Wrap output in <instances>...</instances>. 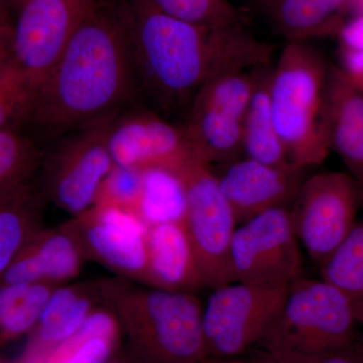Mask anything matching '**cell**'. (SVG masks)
Wrapping results in <instances>:
<instances>
[{
    "label": "cell",
    "instance_id": "1",
    "mask_svg": "<svg viewBox=\"0 0 363 363\" xmlns=\"http://www.w3.org/2000/svg\"><path fill=\"white\" fill-rule=\"evenodd\" d=\"M125 6L138 88L166 118L185 119L198 91L219 72L274 62L272 45L245 25H192L161 13L149 0Z\"/></svg>",
    "mask_w": 363,
    "mask_h": 363
},
{
    "label": "cell",
    "instance_id": "2",
    "mask_svg": "<svg viewBox=\"0 0 363 363\" xmlns=\"http://www.w3.org/2000/svg\"><path fill=\"white\" fill-rule=\"evenodd\" d=\"M136 88L125 4L98 0L38 88L30 124L65 133L121 111Z\"/></svg>",
    "mask_w": 363,
    "mask_h": 363
},
{
    "label": "cell",
    "instance_id": "3",
    "mask_svg": "<svg viewBox=\"0 0 363 363\" xmlns=\"http://www.w3.org/2000/svg\"><path fill=\"white\" fill-rule=\"evenodd\" d=\"M330 65L310 42L286 43L272 64L269 97L289 159L311 169L329 152Z\"/></svg>",
    "mask_w": 363,
    "mask_h": 363
},
{
    "label": "cell",
    "instance_id": "4",
    "mask_svg": "<svg viewBox=\"0 0 363 363\" xmlns=\"http://www.w3.org/2000/svg\"><path fill=\"white\" fill-rule=\"evenodd\" d=\"M140 363H205L203 306L195 293L133 289L117 281L111 304Z\"/></svg>",
    "mask_w": 363,
    "mask_h": 363
},
{
    "label": "cell",
    "instance_id": "5",
    "mask_svg": "<svg viewBox=\"0 0 363 363\" xmlns=\"http://www.w3.org/2000/svg\"><path fill=\"white\" fill-rule=\"evenodd\" d=\"M357 323V305L347 294L323 279L301 277L259 344L269 357L319 354L352 343Z\"/></svg>",
    "mask_w": 363,
    "mask_h": 363
},
{
    "label": "cell",
    "instance_id": "6",
    "mask_svg": "<svg viewBox=\"0 0 363 363\" xmlns=\"http://www.w3.org/2000/svg\"><path fill=\"white\" fill-rule=\"evenodd\" d=\"M121 111L61 133L51 152L43 156L39 169L38 183L47 202L72 217L84 213L94 205L100 186L114 166L108 140L112 124Z\"/></svg>",
    "mask_w": 363,
    "mask_h": 363
},
{
    "label": "cell",
    "instance_id": "7",
    "mask_svg": "<svg viewBox=\"0 0 363 363\" xmlns=\"http://www.w3.org/2000/svg\"><path fill=\"white\" fill-rule=\"evenodd\" d=\"M262 66L233 67L219 72L193 99L182 124L196 154L210 166L243 157V123Z\"/></svg>",
    "mask_w": 363,
    "mask_h": 363
},
{
    "label": "cell",
    "instance_id": "8",
    "mask_svg": "<svg viewBox=\"0 0 363 363\" xmlns=\"http://www.w3.org/2000/svg\"><path fill=\"white\" fill-rule=\"evenodd\" d=\"M178 173L186 193L184 225L204 286L233 283L230 250L238 223L212 167L195 156Z\"/></svg>",
    "mask_w": 363,
    "mask_h": 363
},
{
    "label": "cell",
    "instance_id": "9",
    "mask_svg": "<svg viewBox=\"0 0 363 363\" xmlns=\"http://www.w3.org/2000/svg\"><path fill=\"white\" fill-rule=\"evenodd\" d=\"M290 286L233 283L212 289L203 307L209 359H234L260 343L285 304Z\"/></svg>",
    "mask_w": 363,
    "mask_h": 363
},
{
    "label": "cell",
    "instance_id": "10",
    "mask_svg": "<svg viewBox=\"0 0 363 363\" xmlns=\"http://www.w3.org/2000/svg\"><path fill=\"white\" fill-rule=\"evenodd\" d=\"M362 204L359 186L348 173L323 172L303 182L291 205V219L298 242L318 266L345 240Z\"/></svg>",
    "mask_w": 363,
    "mask_h": 363
},
{
    "label": "cell",
    "instance_id": "11",
    "mask_svg": "<svg viewBox=\"0 0 363 363\" xmlns=\"http://www.w3.org/2000/svg\"><path fill=\"white\" fill-rule=\"evenodd\" d=\"M290 208H274L236 228L230 250L233 281L290 286L302 277L300 242Z\"/></svg>",
    "mask_w": 363,
    "mask_h": 363
},
{
    "label": "cell",
    "instance_id": "12",
    "mask_svg": "<svg viewBox=\"0 0 363 363\" xmlns=\"http://www.w3.org/2000/svg\"><path fill=\"white\" fill-rule=\"evenodd\" d=\"M98 0H23L13 21L11 56L35 94Z\"/></svg>",
    "mask_w": 363,
    "mask_h": 363
},
{
    "label": "cell",
    "instance_id": "13",
    "mask_svg": "<svg viewBox=\"0 0 363 363\" xmlns=\"http://www.w3.org/2000/svg\"><path fill=\"white\" fill-rule=\"evenodd\" d=\"M64 225L75 236L86 259L145 284L149 226L140 215L113 207L92 206Z\"/></svg>",
    "mask_w": 363,
    "mask_h": 363
},
{
    "label": "cell",
    "instance_id": "14",
    "mask_svg": "<svg viewBox=\"0 0 363 363\" xmlns=\"http://www.w3.org/2000/svg\"><path fill=\"white\" fill-rule=\"evenodd\" d=\"M112 161L123 168L179 172L196 154L183 124L157 111L119 112L108 140Z\"/></svg>",
    "mask_w": 363,
    "mask_h": 363
},
{
    "label": "cell",
    "instance_id": "15",
    "mask_svg": "<svg viewBox=\"0 0 363 363\" xmlns=\"http://www.w3.org/2000/svg\"><path fill=\"white\" fill-rule=\"evenodd\" d=\"M212 169L238 225L274 208L291 207L310 171L295 164L269 166L245 157Z\"/></svg>",
    "mask_w": 363,
    "mask_h": 363
},
{
    "label": "cell",
    "instance_id": "16",
    "mask_svg": "<svg viewBox=\"0 0 363 363\" xmlns=\"http://www.w3.org/2000/svg\"><path fill=\"white\" fill-rule=\"evenodd\" d=\"M113 281L58 286L45 305L39 323L28 336V343L16 363H40L72 337L96 308L109 306Z\"/></svg>",
    "mask_w": 363,
    "mask_h": 363
},
{
    "label": "cell",
    "instance_id": "17",
    "mask_svg": "<svg viewBox=\"0 0 363 363\" xmlns=\"http://www.w3.org/2000/svg\"><path fill=\"white\" fill-rule=\"evenodd\" d=\"M86 259L74 234L65 225L42 228L26 243L0 284L48 281L62 286L82 271Z\"/></svg>",
    "mask_w": 363,
    "mask_h": 363
},
{
    "label": "cell",
    "instance_id": "18",
    "mask_svg": "<svg viewBox=\"0 0 363 363\" xmlns=\"http://www.w3.org/2000/svg\"><path fill=\"white\" fill-rule=\"evenodd\" d=\"M255 4L272 32L286 43L338 35L354 13V0H255Z\"/></svg>",
    "mask_w": 363,
    "mask_h": 363
},
{
    "label": "cell",
    "instance_id": "19",
    "mask_svg": "<svg viewBox=\"0 0 363 363\" xmlns=\"http://www.w3.org/2000/svg\"><path fill=\"white\" fill-rule=\"evenodd\" d=\"M145 285L169 292L195 293L201 272L184 221L149 226Z\"/></svg>",
    "mask_w": 363,
    "mask_h": 363
},
{
    "label": "cell",
    "instance_id": "20",
    "mask_svg": "<svg viewBox=\"0 0 363 363\" xmlns=\"http://www.w3.org/2000/svg\"><path fill=\"white\" fill-rule=\"evenodd\" d=\"M329 145L359 186L363 200V90L336 66L329 76Z\"/></svg>",
    "mask_w": 363,
    "mask_h": 363
},
{
    "label": "cell",
    "instance_id": "21",
    "mask_svg": "<svg viewBox=\"0 0 363 363\" xmlns=\"http://www.w3.org/2000/svg\"><path fill=\"white\" fill-rule=\"evenodd\" d=\"M45 202L35 179L0 191V281L26 243L44 228Z\"/></svg>",
    "mask_w": 363,
    "mask_h": 363
},
{
    "label": "cell",
    "instance_id": "22",
    "mask_svg": "<svg viewBox=\"0 0 363 363\" xmlns=\"http://www.w3.org/2000/svg\"><path fill=\"white\" fill-rule=\"evenodd\" d=\"M272 64L260 67L248 104L242 130L243 157L274 167L293 164L272 113L269 85Z\"/></svg>",
    "mask_w": 363,
    "mask_h": 363
},
{
    "label": "cell",
    "instance_id": "23",
    "mask_svg": "<svg viewBox=\"0 0 363 363\" xmlns=\"http://www.w3.org/2000/svg\"><path fill=\"white\" fill-rule=\"evenodd\" d=\"M58 286L48 281L0 284V346L32 333Z\"/></svg>",
    "mask_w": 363,
    "mask_h": 363
},
{
    "label": "cell",
    "instance_id": "24",
    "mask_svg": "<svg viewBox=\"0 0 363 363\" xmlns=\"http://www.w3.org/2000/svg\"><path fill=\"white\" fill-rule=\"evenodd\" d=\"M140 215L147 226L184 221L186 193L178 172L168 169L143 171Z\"/></svg>",
    "mask_w": 363,
    "mask_h": 363
},
{
    "label": "cell",
    "instance_id": "25",
    "mask_svg": "<svg viewBox=\"0 0 363 363\" xmlns=\"http://www.w3.org/2000/svg\"><path fill=\"white\" fill-rule=\"evenodd\" d=\"M320 269L321 279L347 294L359 309L363 298V217Z\"/></svg>",
    "mask_w": 363,
    "mask_h": 363
},
{
    "label": "cell",
    "instance_id": "26",
    "mask_svg": "<svg viewBox=\"0 0 363 363\" xmlns=\"http://www.w3.org/2000/svg\"><path fill=\"white\" fill-rule=\"evenodd\" d=\"M35 102V90L13 56L0 58V130L30 124Z\"/></svg>",
    "mask_w": 363,
    "mask_h": 363
},
{
    "label": "cell",
    "instance_id": "27",
    "mask_svg": "<svg viewBox=\"0 0 363 363\" xmlns=\"http://www.w3.org/2000/svg\"><path fill=\"white\" fill-rule=\"evenodd\" d=\"M43 155L18 130H0V191L33 180Z\"/></svg>",
    "mask_w": 363,
    "mask_h": 363
},
{
    "label": "cell",
    "instance_id": "28",
    "mask_svg": "<svg viewBox=\"0 0 363 363\" xmlns=\"http://www.w3.org/2000/svg\"><path fill=\"white\" fill-rule=\"evenodd\" d=\"M157 11L176 20L208 26L245 25L242 14L228 0H149Z\"/></svg>",
    "mask_w": 363,
    "mask_h": 363
},
{
    "label": "cell",
    "instance_id": "29",
    "mask_svg": "<svg viewBox=\"0 0 363 363\" xmlns=\"http://www.w3.org/2000/svg\"><path fill=\"white\" fill-rule=\"evenodd\" d=\"M142 193V172L114 164L100 186L93 206L113 207L140 215Z\"/></svg>",
    "mask_w": 363,
    "mask_h": 363
},
{
    "label": "cell",
    "instance_id": "30",
    "mask_svg": "<svg viewBox=\"0 0 363 363\" xmlns=\"http://www.w3.org/2000/svg\"><path fill=\"white\" fill-rule=\"evenodd\" d=\"M267 358L271 363H363V339L357 337L350 345L319 354Z\"/></svg>",
    "mask_w": 363,
    "mask_h": 363
},
{
    "label": "cell",
    "instance_id": "31",
    "mask_svg": "<svg viewBox=\"0 0 363 363\" xmlns=\"http://www.w3.org/2000/svg\"><path fill=\"white\" fill-rule=\"evenodd\" d=\"M121 347V342L105 337H94L83 343L65 359L57 363H104Z\"/></svg>",
    "mask_w": 363,
    "mask_h": 363
},
{
    "label": "cell",
    "instance_id": "32",
    "mask_svg": "<svg viewBox=\"0 0 363 363\" xmlns=\"http://www.w3.org/2000/svg\"><path fill=\"white\" fill-rule=\"evenodd\" d=\"M338 35L342 48L363 50V14L348 21Z\"/></svg>",
    "mask_w": 363,
    "mask_h": 363
},
{
    "label": "cell",
    "instance_id": "33",
    "mask_svg": "<svg viewBox=\"0 0 363 363\" xmlns=\"http://www.w3.org/2000/svg\"><path fill=\"white\" fill-rule=\"evenodd\" d=\"M13 21L9 13V6L0 0V58L11 55Z\"/></svg>",
    "mask_w": 363,
    "mask_h": 363
},
{
    "label": "cell",
    "instance_id": "34",
    "mask_svg": "<svg viewBox=\"0 0 363 363\" xmlns=\"http://www.w3.org/2000/svg\"><path fill=\"white\" fill-rule=\"evenodd\" d=\"M205 363H250L242 362V360L234 359H208Z\"/></svg>",
    "mask_w": 363,
    "mask_h": 363
},
{
    "label": "cell",
    "instance_id": "35",
    "mask_svg": "<svg viewBox=\"0 0 363 363\" xmlns=\"http://www.w3.org/2000/svg\"><path fill=\"white\" fill-rule=\"evenodd\" d=\"M4 1L6 2L7 6H13L14 9H16V11H18V7H20L23 0H4Z\"/></svg>",
    "mask_w": 363,
    "mask_h": 363
},
{
    "label": "cell",
    "instance_id": "36",
    "mask_svg": "<svg viewBox=\"0 0 363 363\" xmlns=\"http://www.w3.org/2000/svg\"><path fill=\"white\" fill-rule=\"evenodd\" d=\"M358 321L363 325V298L360 302L359 309H358Z\"/></svg>",
    "mask_w": 363,
    "mask_h": 363
},
{
    "label": "cell",
    "instance_id": "37",
    "mask_svg": "<svg viewBox=\"0 0 363 363\" xmlns=\"http://www.w3.org/2000/svg\"><path fill=\"white\" fill-rule=\"evenodd\" d=\"M0 363H16V360L11 359V358L0 355Z\"/></svg>",
    "mask_w": 363,
    "mask_h": 363
}]
</instances>
